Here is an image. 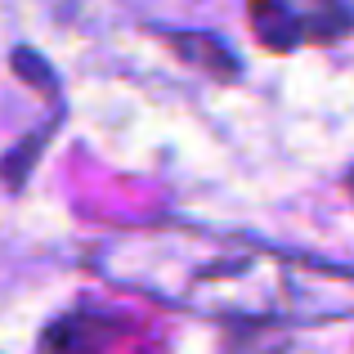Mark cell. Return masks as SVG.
Returning <instances> with one entry per match:
<instances>
[{
    "instance_id": "6da1fadb",
    "label": "cell",
    "mask_w": 354,
    "mask_h": 354,
    "mask_svg": "<svg viewBox=\"0 0 354 354\" xmlns=\"http://www.w3.org/2000/svg\"><path fill=\"white\" fill-rule=\"evenodd\" d=\"M99 269L130 292L198 319L278 323L350 314L346 265H319L189 225L130 229L99 251Z\"/></svg>"
},
{
    "instance_id": "7a4b0ae2",
    "label": "cell",
    "mask_w": 354,
    "mask_h": 354,
    "mask_svg": "<svg viewBox=\"0 0 354 354\" xmlns=\"http://www.w3.org/2000/svg\"><path fill=\"white\" fill-rule=\"evenodd\" d=\"M126 332H130V323L117 319V314L72 310V314H63V319H54L50 328H45L41 350L45 354H104V350H113Z\"/></svg>"
},
{
    "instance_id": "3957f363",
    "label": "cell",
    "mask_w": 354,
    "mask_h": 354,
    "mask_svg": "<svg viewBox=\"0 0 354 354\" xmlns=\"http://www.w3.org/2000/svg\"><path fill=\"white\" fill-rule=\"evenodd\" d=\"M166 45H171L189 68L207 72V77H216V81H238V72H242L238 54L211 32H166Z\"/></svg>"
},
{
    "instance_id": "277c9868",
    "label": "cell",
    "mask_w": 354,
    "mask_h": 354,
    "mask_svg": "<svg viewBox=\"0 0 354 354\" xmlns=\"http://www.w3.org/2000/svg\"><path fill=\"white\" fill-rule=\"evenodd\" d=\"M251 23H256V36L269 50H292L301 41V18L283 0H251Z\"/></svg>"
},
{
    "instance_id": "5b68a950",
    "label": "cell",
    "mask_w": 354,
    "mask_h": 354,
    "mask_svg": "<svg viewBox=\"0 0 354 354\" xmlns=\"http://www.w3.org/2000/svg\"><path fill=\"white\" fill-rule=\"evenodd\" d=\"M346 27H350L346 0H319V9L301 18V36H319V41H341Z\"/></svg>"
},
{
    "instance_id": "8992f818",
    "label": "cell",
    "mask_w": 354,
    "mask_h": 354,
    "mask_svg": "<svg viewBox=\"0 0 354 354\" xmlns=\"http://www.w3.org/2000/svg\"><path fill=\"white\" fill-rule=\"evenodd\" d=\"M50 130L54 126H45V130H36V139H27L23 148H14V153L0 162V180L9 184V189H23V180H27V171L36 166V157H41V148L50 144Z\"/></svg>"
},
{
    "instance_id": "52a82bcc",
    "label": "cell",
    "mask_w": 354,
    "mask_h": 354,
    "mask_svg": "<svg viewBox=\"0 0 354 354\" xmlns=\"http://www.w3.org/2000/svg\"><path fill=\"white\" fill-rule=\"evenodd\" d=\"M14 72L23 81H36L45 95H54V86H59V81H54V72L45 68V59H41V54H32V50H14Z\"/></svg>"
}]
</instances>
